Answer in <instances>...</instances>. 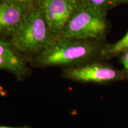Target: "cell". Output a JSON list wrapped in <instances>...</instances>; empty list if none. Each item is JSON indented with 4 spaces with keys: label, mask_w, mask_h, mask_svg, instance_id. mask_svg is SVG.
<instances>
[{
    "label": "cell",
    "mask_w": 128,
    "mask_h": 128,
    "mask_svg": "<svg viewBox=\"0 0 128 128\" xmlns=\"http://www.w3.org/2000/svg\"><path fill=\"white\" fill-rule=\"evenodd\" d=\"M95 40L56 38L39 54L34 62L40 67L72 66L92 60L101 53Z\"/></svg>",
    "instance_id": "1"
},
{
    "label": "cell",
    "mask_w": 128,
    "mask_h": 128,
    "mask_svg": "<svg viewBox=\"0 0 128 128\" xmlns=\"http://www.w3.org/2000/svg\"><path fill=\"white\" fill-rule=\"evenodd\" d=\"M10 44L19 54L38 55L56 38L49 29L38 6H33L18 30L12 36Z\"/></svg>",
    "instance_id": "2"
},
{
    "label": "cell",
    "mask_w": 128,
    "mask_h": 128,
    "mask_svg": "<svg viewBox=\"0 0 128 128\" xmlns=\"http://www.w3.org/2000/svg\"><path fill=\"white\" fill-rule=\"evenodd\" d=\"M108 29L106 14L83 2L57 38L98 40Z\"/></svg>",
    "instance_id": "3"
},
{
    "label": "cell",
    "mask_w": 128,
    "mask_h": 128,
    "mask_svg": "<svg viewBox=\"0 0 128 128\" xmlns=\"http://www.w3.org/2000/svg\"><path fill=\"white\" fill-rule=\"evenodd\" d=\"M38 2L56 39L81 4L80 0H38Z\"/></svg>",
    "instance_id": "4"
},
{
    "label": "cell",
    "mask_w": 128,
    "mask_h": 128,
    "mask_svg": "<svg viewBox=\"0 0 128 128\" xmlns=\"http://www.w3.org/2000/svg\"><path fill=\"white\" fill-rule=\"evenodd\" d=\"M62 76L72 81L103 83L120 79L123 75L121 72L111 66L92 63L65 69Z\"/></svg>",
    "instance_id": "5"
},
{
    "label": "cell",
    "mask_w": 128,
    "mask_h": 128,
    "mask_svg": "<svg viewBox=\"0 0 128 128\" xmlns=\"http://www.w3.org/2000/svg\"><path fill=\"white\" fill-rule=\"evenodd\" d=\"M33 6L0 1V34L12 36Z\"/></svg>",
    "instance_id": "6"
},
{
    "label": "cell",
    "mask_w": 128,
    "mask_h": 128,
    "mask_svg": "<svg viewBox=\"0 0 128 128\" xmlns=\"http://www.w3.org/2000/svg\"><path fill=\"white\" fill-rule=\"evenodd\" d=\"M0 70L10 72L18 79H22L28 72L26 60L10 43L0 38Z\"/></svg>",
    "instance_id": "7"
},
{
    "label": "cell",
    "mask_w": 128,
    "mask_h": 128,
    "mask_svg": "<svg viewBox=\"0 0 128 128\" xmlns=\"http://www.w3.org/2000/svg\"><path fill=\"white\" fill-rule=\"evenodd\" d=\"M128 50V31L122 38L114 44H108L102 49L101 54L104 56L110 57L123 54Z\"/></svg>",
    "instance_id": "8"
},
{
    "label": "cell",
    "mask_w": 128,
    "mask_h": 128,
    "mask_svg": "<svg viewBox=\"0 0 128 128\" xmlns=\"http://www.w3.org/2000/svg\"><path fill=\"white\" fill-rule=\"evenodd\" d=\"M84 2L94 8L106 14L108 8L114 6L115 0H85Z\"/></svg>",
    "instance_id": "9"
},
{
    "label": "cell",
    "mask_w": 128,
    "mask_h": 128,
    "mask_svg": "<svg viewBox=\"0 0 128 128\" xmlns=\"http://www.w3.org/2000/svg\"><path fill=\"white\" fill-rule=\"evenodd\" d=\"M121 61L126 72L128 73V50L122 54Z\"/></svg>",
    "instance_id": "10"
},
{
    "label": "cell",
    "mask_w": 128,
    "mask_h": 128,
    "mask_svg": "<svg viewBox=\"0 0 128 128\" xmlns=\"http://www.w3.org/2000/svg\"><path fill=\"white\" fill-rule=\"evenodd\" d=\"M7 2L17 3V4H32V2L33 0H1Z\"/></svg>",
    "instance_id": "11"
},
{
    "label": "cell",
    "mask_w": 128,
    "mask_h": 128,
    "mask_svg": "<svg viewBox=\"0 0 128 128\" xmlns=\"http://www.w3.org/2000/svg\"><path fill=\"white\" fill-rule=\"evenodd\" d=\"M128 3V0H115L114 6L122 4H126Z\"/></svg>",
    "instance_id": "12"
},
{
    "label": "cell",
    "mask_w": 128,
    "mask_h": 128,
    "mask_svg": "<svg viewBox=\"0 0 128 128\" xmlns=\"http://www.w3.org/2000/svg\"><path fill=\"white\" fill-rule=\"evenodd\" d=\"M0 128H30L27 126H20V127H12V126H0Z\"/></svg>",
    "instance_id": "13"
},
{
    "label": "cell",
    "mask_w": 128,
    "mask_h": 128,
    "mask_svg": "<svg viewBox=\"0 0 128 128\" xmlns=\"http://www.w3.org/2000/svg\"><path fill=\"white\" fill-rule=\"evenodd\" d=\"M81 1H82L83 2H84V1H85V0H81Z\"/></svg>",
    "instance_id": "14"
}]
</instances>
